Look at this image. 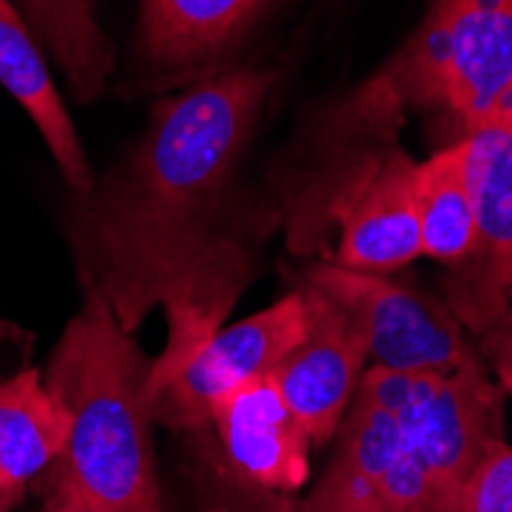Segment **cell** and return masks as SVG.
<instances>
[{
    "label": "cell",
    "instance_id": "cell-22",
    "mask_svg": "<svg viewBox=\"0 0 512 512\" xmlns=\"http://www.w3.org/2000/svg\"><path fill=\"white\" fill-rule=\"evenodd\" d=\"M503 117H506V123H509V129H512V96H509V102H506V108H503Z\"/></svg>",
    "mask_w": 512,
    "mask_h": 512
},
{
    "label": "cell",
    "instance_id": "cell-23",
    "mask_svg": "<svg viewBox=\"0 0 512 512\" xmlns=\"http://www.w3.org/2000/svg\"><path fill=\"white\" fill-rule=\"evenodd\" d=\"M10 509V500L4 497V491H0V512H7Z\"/></svg>",
    "mask_w": 512,
    "mask_h": 512
},
{
    "label": "cell",
    "instance_id": "cell-17",
    "mask_svg": "<svg viewBox=\"0 0 512 512\" xmlns=\"http://www.w3.org/2000/svg\"><path fill=\"white\" fill-rule=\"evenodd\" d=\"M414 215L424 258L445 267H457L467 258L473 243V194L460 142L414 163Z\"/></svg>",
    "mask_w": 512,
    "mask_h": 512
},
{
    "label": "cell",
    "instance_id": "cell-16",
    "mask_svg": "<svg viewBox=\"0 0 512 512\" xmlns=\"http://www.w3.org/2000/svg\"><path fill=\"white\" fill-rule=\"evenodd\" d=\"M19 13L43 50H50L77 102H96L114 68L96 0H19Z\"/></svg>",
    "mask_w": 512,
    "mask_h": 512
},
{
    "label": "cell",
    "instance_id": "cell-3",
    "mask_svg": "<svg viewBox=\"0 0 512 512\" xmlns=\"http://www.w3.org/2000/svg\"><path fill=\"white\" fill-rule=\"evenodd\" d=\"M512 96V0H436L427 22L365 89L362 114L442 111L467 129Z\"/></svg>",
    "mask_w": 512,
    "mask_h": 512
},
{
    "label": "cell",
    "instance_id": "cell-20",
    "mask_svg": "<svg viewBox=\"0 0 512 512\" xmlns=\"http://www.w3.org/2000/svg\"><path fill=\"white\" fill-rule=\"evenodd\" d=\"M215 512H295V503L279 494H264L234 485V497L224 500V506H218Z\"/></svg>",
    "mask_w": 512,
    "mask_h": 512
},
{
    "label": "cell",
    "instance_id": "cell-13",
    "mask_svg": "<svg viewBox=\"0 0 512 512\" xmlns=\"http://www.w3.org/2000/svg\"><path fill=\"white\" fill-rule=\"evenodd\" d=\"M338 433V451L295 512H381L384 482L402 439V408L356 390Z\"/></svg>",
    "mask_w": 512,
    "mask_h": 512
},
{
    "label": "cell",
    "instance_id": "cell-12",
    "mask_svg": "<svg viewBox=\"0 0 512 512\" xmlns=\"http://www.w3.org/2000/svg\"><path fill=\"white\" fill-rule=\"evenodd\" d=\"M0 86L31 117L68 188L77 197H86L96 188V178L83 154L77 126L59 96L40 40L13 0H0Z\"/></svg>",
    "mask_w": 512,
    "mask_h": 512
},
{
    "label": "cell",
    "instance_id": "cell-14",
    "mask_svg": "<svg viewBox=\"0 0 512 512\" xmlns=\"http://www.w3.org/2000/svg\"><path fill=\"white\" fill-rule=\"evenodd\" d=\"M68 442V417L37 368L0 381V491L16 506L46 473H56Z\"/></svg>",
    "mask_w": 512,
    "mask_h": 512
},
{
    "label": "cell",
    "instance_id": "cell-10",
    "mask_svg": "<svg viewBox=\"0 0 512 512\" xmlns=\"http://www.w3.org/2000/svg\"><path fill=\"white\" fill-rule=\"evenodd\" d=\"M304 335L273 368L270 381L313 445H325L341 427L368 368L362 325L329 295L301 286Z\"/></svg>",
    "mask_w": 512,
    "mask_h": 512
},
{
    "label": "cell",
    "instance_id": "cell-1",
    "mask_svg": "<svg viewBox=\"0 0 512 512\" xmlns=\"http://www.w3.org/2000/svg\"><path fill=\"white\" fill-rule=\"evenodd\" d=\"M270 83V71L240 68L157 105L126 166L80 197L74 240L83 286L102 289L200 234V215L227 184Z\"/></svg>",
    "mask_w": 512,
    "mask_h": 512
},
{
    "label": "cell",
    "instance_id": "cell-18",
    "mask_svg": "<svg viewBox=\"0 0 512 512\" xmlns=\"http://www.w3.org/2000/svg\"><path fill=\"white\" fill-rule=\"evenodd\" d=\"M463 512H512V445L503 439L479 460Z\"/></svg>",
    "mask_w": 512,
    "mask_h": 512
},
{
    "label": "cell",
    "instance_id": "cell-9",
    "mask_svg": "<svg viewBox=\"0 0 512 512\" xmlns=\"http://www.w3.org/2000/svg\"><path fill=\"white\" fill-rule=\"evenodd\" d=\"M322 212L338 224V249L325 261L362 273H396L421 258L414 160L396 145L350 169Z\"/></svg>",
    "mask_w": 512,
    "mask_h": 512
},
{
    "label": "cell",
    "instance_id": "cell-2",
    "mask_svg": "<svg viewBox=\"0 0 512 512\" xmlns=\"http://www.w3.org/2000/svg\"><path fill=\"white\" fill-rule=\"evenodd\" d=\"M43 381L68 417L53 485H71L108 512H163L151 359L96 289L83 286V304L65 325Z\"/></svg>",
    "mask_w": 512,
    "mask_h": 512
},
{
    "label": "cell",
    "instance_id": "cell-4",
    "mask_svg": "<svg viewBox=\"0 0 512 512\" xmlns=\"http://www.w3.org/2000/svg\"><path fill=\"white\" fill-rule=\"evenodd\" d=\"M503 439V390L485 362L454 375H421L402 405V439L381 512H463L470 479Z\"/></svg>",
    "mask_w": 512,
    "mask_h": 512
},
{
    "label": "cell",
    "instance_id": "cell-5",
    "mask_svg": "<svg viewBox=\"0 0 512 512\" xmlns=\"http://www.w3.org/2000/svg\"><path fill=\"white\" fill-rule=\"evenodd\" d=\"M246 279L249 255L237 243L197 234L138 261L96 292L111 304L126 332H135L154 304L166 307V347L151 359V375H166L221 329L230 307L249 286Z\"/></svg>",
    "mask_w": 512,
    "mask_h": 512
},
{
    "label": "cell",
    "instance_id": "cell-7",
    "mask_svg": "<svg viewBox=\"0 0 512 512\" xmlns=\"http://www.w3.org/2000/svg\"><path fill=\"white\" fill-rule=\"evenodd\" d=\"M304 335L301 289L234 322L203 341L166 375H151L154 424L169 430H203L221 399L273 375V368Z\"/></svg>",
    "mask_w": 512,
    "mask_h": 512
},
{
    "label": "cell",
    "instance_id": "cell-6",
    "mask_svg": "<svg viewBox=\"0 0 512 512\" xmlns=\"http://www.w3.org/2000/svg\"><path fill=\"white\" fill-rule=\"evenodd\" d=\"M304 286L329 295L362 325L368 365L408 375H454L482 362L445 298L396 283L390 273H362L319 261L307 267Z\"/></svg>",
    "mask_w": 512,
    "mask_h": 512
},
{
    "label": "cell",
    "instance_id": "cell-8",
    "mask_svg": "<svg viewBox=\"0 0 512 512\" xmlns=\"http://www.w3.org/2000/svg\"><path fill=\"white\" fill-rule=\"evenodd\" d=\"M473 194V243L445 283V304L476 338L512 307V129L491 114L457 138Z\"/></svg>",
    "mask_w": 512,
    "mask_h": 512
},
{
    "label": "cell",
    "instance_id": "cell-19",
    "mask_svg": "<svg viewBox=\"0 0 512 512\" xmlns=\"http://www.w3.org/2000/svg\"><path fill=\"white\" fill-rule=\"evenodd\" d=\"M479 356L488 375H494V384L512 396V307L479 335Z\"/></svg>",
    "mask_w": 512,
    "mask_h": 512
},
{
    "label": "cell",
    "instance_id": "cell-21",
    "mask_svg": "<svg viewBox=\"0 0 512 512\" xmlns=\"http://www.w3.org/2000/svg\"><path fill=\"white\" fill-rule=\"evenodd\" d=\"M43 512H108V509L99 506V503H92L89 497H83L71 485L56 482L50 500H46V506H43Z\"/></svg>",
    "mask_w": 512,
    "mask_h": 512
},
{
    "label": "cell",
    "instance_id": "cell-11",
    "mask_svg": "<svg viewBox=\"0 0 512 512\" xmlns=\"http://www.w3.org/2000/svg\"><path fill=\"white\" fill-rule=\"evenodd\" d=\"M209 427L215 430L230 485L289 497L307 482L313 442L270 375L221 399Z\"/></svg>",
    "mask_w": 512,
    "mask_h": 512
},
{
    "label": "cell",
    "instance_id": "cell-15",
    "mask_svg": "<svg viewBox=\"0 0 512 512\" xmlns=\"http://www.w3.org/2000/svg\"><path fill=\"white\" fill-rule=\"evenodd\" d=\"M267 0H142L138 43L160 68H184L221 53Z\"/></svg>",
    "mask_w": 512,
    "mask_h": 512
}]
</instances>
